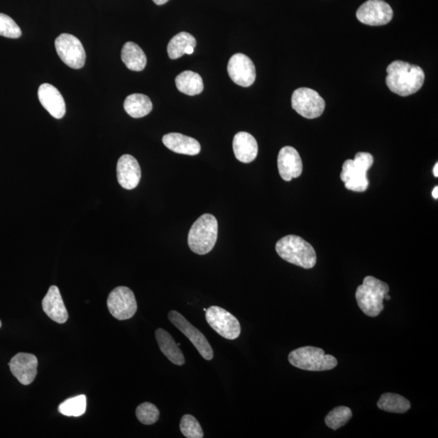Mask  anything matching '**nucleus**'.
<instances>
[{
	"label": "nucleus",
	"instance_id": "24",
	"mask_svg": "<svg viewBox=\"0 0 438 438\" xmlns=\"http://www.w3.org/2000/svg\"><path fill=\"white\" fill-rule=\"evenodd\" d=\"M175 84L181 93L190 96L200 94L204 89L202 77L192 71H185L179 74L175 78Z\"/></svg>",
	"mask_w": 438,
	"mask_h": 438
},
{
	"label": "nucleus",
	"instance_id": "10",
	"mask_svg": "<svg viewBox=\"0 0 438 438\" xmlns=\"http://www.w3.org/2000/svg\"><path fill=\"white\" fill-rule=\"evenodd\" d=\"M107 307L111 314L121 321L130 319L138 310L135 295L132 290L127 287L114 289L108 297Z\"/></svg>",
	"mask_w": 438,
	"mask_h": 438
},
{
	"label": "nucleus",
	"instance_id": "27",
	"mask_svg": "<svg viewBox=\"0 0 438 438\" xmlns=\"http://www.w3.org/2000/svg\"><path fill=\"white\" fill-rule=\"evenodd\" d=\"M87 400L85 395L70 398L61 403L59 412L66 417H81L87 411Z\"/></svg>",
	"mask_w": 438,
	"mask_h": 438
},
{
	"label": "nucleus",
	"instance_id": "14",
	"mask_svg": "<svg viewBox=\"0 0 438 438\" xmlns=\"http://www.w3.org/2000/svg\"><path fill=\"white\" fill-rule=\"evenodd\" d=\"M38 363L35 356L21 352L11 358L9 366L11 373L20 383L28 385H31L37 376Z\"/></svg>",
	"mask_w": 438,
	"mask_h": 438
},
{
	"label": "nucleus",
	"instance_id": "22",
	"mask_svg": "<svg viewBox=\"0 0 438 438\" xmlns=\"http://www.w3.org/2000/svg\"><path fill=\"white\" fill-rule=\"evenodd\" d=\"M121 59L128 70L140 72L144 70L147 64L146 55L138 44L128 42L121 51Z\"/></svg>",
	"mask_w": 438,
	"mask_h": 438
},
{
	"label": "nucleus",
	"instance_id": "5",
	"mask_svg": "<svg viewBox=\"0 0 438 438\" xmlns=\"http://www.w3.org/2000/svg\"><path fill=\"white\" fill-rule=\"evenodd\" d=\"M373 157L369 153H357L354 160L348 159L343 165L341 180L346 190L363 192L368 190L369 182L367 172L373 164Z\"/></svg>",
	"mask_w": 438,
	"mask_h": 438
},
{
	"label": "nucleus",
	"instance_id": "15",
	"mask_svg": "<svg viewBox=\"0 0 438 438\" xmlns=\"http://www.w3.org/2000/svg\"><path fill=\"white\" fill-rule=\"evenodd\" d=\"M278 168L283 180L291 181L300 177L303 172V163L298 151L292 146L282 148L278 153Z\"/></svg>",
	"mask_w": 438,
	"mask_h": 438
},
{
	"label": "nucleus",
	"instance_id": "31",
	"mask_svg": "<svg viewBox=\"0 0 438 438\" xmlns=\"http://www.w3.org/2000/svg\"><path fill=\"white\" fill-rule=\"evenodd\" d=\"M21 31L16 23L10 16L0 13V36L9 38H18Z\"/></svg>",
	"mask_w": 438,
	"mask_h": 438
},
{
	"label": "nucleus",
	"instance_id": "4",
	"mask_svg": "<svg viewBox=\"0 0 438 438\" xmlns=\"http://www.w3.org/2000/svg\"><path fill=\"white\" fill-rule=\"evenodd\" d=\"M218 221L213 214H204L192 224L187 243L193 253H209L214 248L218 239Z\"/></svg>",
	"mask_w": 438,
	"mask_h": 438
},
{
	"label": "nucleus",
	"instance_id": "18",
	"mask_svg": "<svg viewBox=\"0 0 438 438\" xmlns=\"http://www.w3.org/2000/svg\"><path fill=\"white\" fill-rule=\"evenodd\" d=\"M43 310L51 320L64 324L67 321L68 314L62 301L60 292L56 286H51L43 300Z\"/></svg>",
	"mask_w": 438,
	"mask_h": 438
},
{
	"label": "nucleus",
	"instance_id": "26",
	"mask_svg": "<svg viewBox=\"0 0 438 438\" xmlns=\"http://www.w3.org/2000/svg\"><path fill=\"white\" fill-rule=\"evenodd\" d=\"M189 45L195 48L197 45V41L192 34L187 32H181L176 34L168 45V53L170 59L176 60L180 58L185 54V50Z\"/></svg>",
	"mask_w": 438,
	"mask_h": 438
},
{
	"label": "nucleus",
	"instance_id": "2",
	"mask_svg": "<svg viewBox=\"0 0 438 438\" xmlns=\"http://www.w3.org/2000/svg\"><path fill=\"white\" fill-rule=\"evenodd\" d=\"M275 248L284 261L304 269L314 268L317 263L315 249L300 236L290 235L283 237L277 242Z\"/></svg>",
	"mask_w": 438,
	"mask_h": 438
},
{
	"label": "nucleus",
	"instance_id": "16",
	"mask_svg": "<svg viewBox=\"0 0 438 438\" xmlns=\"http://www.w3.org/2000/svg\"><path fill=\"white\" fill-rule=\"evenodd\" d=\"M116 173L119 184L123 189L132 190L140 183L141 178L140 165L132 155H124L119 158Z\"/></svg>",
	"mask_w": 438,
	"mask_h": 438
},
{
	"label": "nucleus",
	"instance_id": "25",
	"mask_svg": "<svg viewBox=\"0 0 438 438\" xmlns=\"http://www.w3.org/2000/svg\"><path fill=\"white\" fill-rule=\"evenodd\" d=\"M378 407L385 412L403 414L411 408V403L400 395L385 393L380 396Z\"/></svg>",
	"mask_w": 438,
	"mask_h": 438
},
{
	"label": "nucleus",
	"instance_id": "20",
	"mask_svg": "<svg viewBox=\"0 0 438 438\" xmlns=\"http://www.w3.org/2000/svg\"><path fill=\"white\" fill-rule=\"evenodd\" d=\"M233 150L237 160L243 163H252L258 156V142L248 133H238L233 139Z\"/></svg>",
	"mask_w": 438,
	"mask_h": 438
},
{
	"label": "nucleus",
	"instance_id": "23",
	"mask_svg": "<svg viewBox=\"0 0 438 438\" xmlns=\"http://www.w3.org/2000/svg\"><path fill=\"white\" fill-rule=\"evenodd\" d=\"M124 110L131 117L138 119L151 112L153 104L149 97L142 94H133L124 101Z\"/></svg>",
	"mask_w": 438,
	"mask_h": 438
},
{
	"label": "nucleus",
	"instance_id": "29",
	"mask_svg": "<svg viewBox=\"0 0 438 438\" xmlns=\"http://www.w3.org/2000/svg\"><path fill=\"white\" fill-rule=\"evenodd\" d=\"M181 433L187 438H202L203 430L200 423L192 415H185L180 424Z\"/></svg>",
	"mask_w": 438,
	"mask_h": 438
},
{
	"label": "nucleus",
	"instance_id": "32",
	"mask_svg": "<svg viewBox=\"0 0 438 438\" xmlns=\"http://www.w3.org/2000/svg\"><path fill=\"white\" fill-rule=\"evenodd\" d=\"M193 53H195V48L192 47V45H189L185 50V54L187 55H192Z\"/></svg>",
	"mask_w": 438,
	"mask_h": 438
},
{
	"label": "nucleus",
	"instance_id": "3",
	"mask_svg": "<svg viewBox=\"0 0 438 438\" xmlns=\"http://www.w3.org/2000/svg\"><path fill=\"white\" fill-rule=\"evenodd\" d=\"M389 292L388 283L373 276H367L362 285L357 288L356 302L363 314L371 317H378L384 310L385 295Z\"/></svg>",
	"mask_w": 438,
	"mask_h": 438
},
{
	"label": "nucleus",
	"instance_id": "17",
	"mask_svg": "<svg viewBox=\"0 0 438 438\" xmlns=\"http://www.w3.org/2000/svg\"><path fill=\"white\" fill-rule=\"evenodd\" d=\"M38 95L40 102L51 116L58 119L65 116L66 104L58 89L45 83L40 85Z\"/></svg>",
	"mask_w": 438,
	"mask_h": 438
},
{
	"label": "nucleus",
	"instance_id": "1",
	"mask_svg": "<svg viewBox=\"0 0 438 438\" xmlns=\"http://www.w3.org/2000/svg\"><path fill=\"white\" fill-rule=\"evenodd\" d=\"M385 82L392 92L403 97L417 93L422 87L425 72L422 67L401 60L388 67Z\"/></svg>",
	"mask_w": 438,
	"mask_h": 438
},
{
	"label": "nucleus",
	"instance_id": "34",
	"mask_svg": "<svg viewBox=\"0 0 438 438\" xmlns=\"http://www.w3.org/2000/svg\"><path fill=\"white\" fill-rule=\"evenodd\" d=\"M432 195H433V197L435 199L438 198V187L436 186L433 190V193H432Z\"/></svg>",
	"mask_w": 438,
	"mask_h": 438
},
{
	"label": "nucleus",
	"instance_id": "8",
	"mask_svg": "<svg viewBox=\"0 0 438 438\" xmlns=\"http://www.w3.org/2000/svg\"><path fill=\"white\" fill-rule=\"evenodd\" d=\"M292 106L299 115L311 119L322 115L326 102L317 91L310 88H300L294 91Z\"/></svg>",
	"mask_w": 438,
	"mask_h": 438
},
{
	"label": "nucleus",
	"instance_id": "19",
	"mask_svg": "<svg viewBox=\"0 0 438 438\" xmlns=\"http://www.w3.org/2000/svg\"><path fill=\"white\" fill-rule=\"evenodd\" d=\"M163 142L168 149L180 155L195 156L201 152V145L196 139L181 133L166 134Z\"/></svg>",
	"mask_w": 438,
	"mask_h": 438
},
{
	"label": "nucleus",
	"instance_id": "13",
	"mask_svg": "<svg viewBox=\"0 0 438 438\" xmlns=\"http://www.w3.org/2000/svg\"><path fill=\"white\" fill-rule=\"evenodd\" d=\"M229 77L238 85L249 87L256 80L253 62L246 55L238 53L232 55L227 65Z\"/></svg>",
	"mask_w": 438,
	"mask_h": 438
},
{
	"label": "nucleus",
	"instance_id": "7",
	"mask_svg": "<svg viewBox=\"0 0 438 438\" xmlns=\"http://www.w3.org/2000/svg\"><path fill=\"white\" fill-rule=\"evenodd\" d=\"M207 321L214 331L221 337L234 340L241 333V324L237 318L221 307L212 306L206 311Z\"/></svg>",
	"mask_w": 438,
	"mask_h": 438
},
{
	"label": "nucleus",
	"instance_id": "30",
	"mask_svg": "<svg viewBox=\"0 0 438 438\" xmlns=\"http://www.w3.org/2000/svg\"><path fill=\"white\" fill-rule=\"evenodd\" d=\"M136 416L141 423L150 425L158 422L160 412L153 403H144L136 408Z\"/></svg>",
	"mask_w": 438,
	"mask_h": 438
},
{
	"label": "nucleus",
	"instance_id": "6",
	"mask_svg": "<svg viewBox=\"0 0 438 438\" xmlns=\"http://www.w3.org/2000/svg\"><path fill=\"white\" fill-rule=\"evenodd\" d=\"M292 366L306 371H331L338 365L336 358L327 355L325 351L314 346H304L295 349L288 356Z\"/></svg>",
	"mask_w": 438,
	"mask_h": 438
},
{
	"label": "nucleus",
	"instance_id": "36",
	"mask_svg": "<svg viewBox=\"0 0 438 438\" xmlns=\"http://www.w3.org/2000/svg\"><path fill=\"white\" fill-rule=\"evenodd\" d=\"M384 299L390 300V295H388V294H386V295H385Z\"/></svg>",
	"mask_w": 438,
	"mask_h": 438
},
{
	"label": "nucleus",
	"instance_id": "35",
	"mask_svg": "<svg viewBox=\"0 0 438 438\" xmlns=\"http://www.w3.org/2000/svg\"><path fill=\"white\" fill-rule=\"evenodd\" d=\"M434 175L435 177H437L438 176V163H437L435 164V166L434 168Z\"/></svg>",
	"mask_w": 438,
	"mask_h": 438
},
{
	"label": "nucleus",
	"instance_id": "9",
	"mask_svg": "<svg viewBox=\"0 0 438 438\" xmlns=\"http://www.w3.org/2000/svg\"><path fill=\"white\" fill-rule=\"evenodd\" d=\"M57 54L66 65L80 70L84 65L85 51L81 41L72 34L62 33L55 39Z\"/></svg>",
	"mask_w": 438,
	"mask_h": 438
},
{
	"label": "nucleus",
	"instance_id": "33",
	"mask_svg": "<svg viewBox=\"0 0 438 438\" xmlns=\"http://www.w3.org/2000/svg\"><path fill=\"white\" fill-rule=\"evenodd\" d=\"M169 0H153V2L157 5H163L168 3Z\"/></svg>",
	"mask_w": 438,
	"mask_h": 438
},
{
	"label": "nucleus",
	"instance_id": "11",
	"mask_svg": "<svg viewBox=\"0 0 438 438\" xmlns=\"http://www.w3.org/2000/svg\"><path fill=\"white\" fill-rule=\"evenodd\" d=\"M168 318L170 322L191 341V343L195 346L199 354H200L204 360L210 361L213 359L214 351L212 346H210L207 338L204 337V335L199 331V329L193 327V325L178 312L170 311L168 314Z\"/></svg>",
	"mask_w": 438,
	"mask_h": 438
},
{
	"label": "nucleus",
	"instance_id": "28",
	"mask_svg": "<svg viewBox=\"0 0 438 438\" xmlns=\"http://www.w3.org/2000/svg\"><path fill=\"white\" fill-rule=\"evenodd\" d=\"M352 417L351 409L348 407L340 406L329 412L325 418V422L329 428L337 430L343 427Z\"/></svg>",
	"mask_w": 438,
	"mask_h": 438
},
{
	"label": "nucleus",
	"instance_id": "12",
	"mask_svg": "<svg viewBox=\"0 0 438 438\" xmlns=\"http://www.w3.org/2000/svg\"><path fill=\"white\" fill-rule=\"evenodd\" d=\"M393 10L383 0H368L356 11L357 19L363 24L380 26L388 24L393 18Z\"/></svg>",
	"mask_w": 438,
	"mask_h": 438
},
{
	"label": "nucleus",
	"instance_id": "21",
	"mask_svg": "<svg viewBox=\"0 0 438 438\" xmlns=\"http://www.w3.org/2000/svg\"><path fill=\"white\" fill-rule=\"evenodd\" d=\"M155 336L159 349L170 362L176 366L185 365V359L183 352L181 351L172 335L163 329H158Z\"/></svg>",
	"mask_w": 438,
	"mask_h": 438
},
{
	"label": "nucleus",
	"instance_id": "37",
	"mask_svg": "<svg viewBox=\"0 0 438 438\" xmlns=\"http://www.w3.org/2000/svg\"><path fill=\"white\" fill-rule=\"evenodd\" d=\"M1 327H2V322L1 321H0V328H1Z\"/></svg>",
	"mask_w": 438,
	"mask_h": 438
}]
</instances>
